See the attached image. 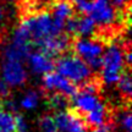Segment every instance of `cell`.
Segmentation results:
<instances>
[{
	"mask_svg": "<svg viewBox=\"0 0 132 132\" xmlns=\"http://www.w3.org/2000/svg\"><path fill=\"white\" fill-rule=\"evenodd\" d=\"M104 49L103 43L92 37H78L73 43L75 54L93 71H98L100 67Z\"/></svg>",
	"mask_w": 132,
	"mask_h": 132,
	"instance_id": "obj_4",
	"label": "cell"
},
{
	"mask_svg": "<svg viewBox=\"0 0 132 132\" xmlns=\"http://www.w3.org/2000/svg\"><path fill=\"white\" fill-rule=\"evenodd\" d=\"M57 132H86V123L76 113L69 110H59L54 115Z\"/></svg>",
	"mask_w": 132,
	"mask_h": 132,
	"instance_id": "obj_9",
	"label": "cell"
},
{
	"mask_svg": "<svg viewBox=\"0 0 132 132\" xmlns=\"http://www.w3.org/2000/svg\"><path fill=\"white\" fill-rule=\"evenodd\" d=\"M115 85H116V88H118L120 94L125 98H130V95L132 93V81L128 72L125 71L122 75L120 76V78L116 81Z\"/></svg>",
	"mask_w": 132,
	"mask_h": 132,
	"instance_id": "obj_16",
	"label": "cell"
},
{
	"mask_svg": "<svg viewBox=\"0 0 132 132\" xmlns=\"http://www.w3.org/2000/svg\"><path fill=\"white\" fill-rule=\"evenodd\" d=\"M97 26L108 28L118 21V10L109 0H92L90 7L87 12Z\"/></svg>",
	"mask_w": 132,
	"mask_h": 132,
	"instance_id": "obj_7",
	"label": "cell"
},
{
	"mask_svg": "<svg viewBox=\"0 0 132 132\" xmlns=\"http://www.w3.org/2000/svg\"><path fill=\"white\" fill-rule=\"evenodd\" d=\"M0 44H1V31H0Z\"/></svg>",
	"mask_w": 132,
	"mask_h": 132,
	"instance_id": "obj_26",
	"label": "cell"
},
{
	"mask_svg": "<svg viewBox=\"0 0 132 132\" xmlns=\"http://www.w3.org/2000/svg\"><path fill=\"white\" fill-rule=\"evenodd\" d=\"M116 122L123 132H131L132 130V118L131 113L127 108L121 109L116 114Z\"/></svg>",
	"mask_w": 132,
	"mask_h": 132,
	"instance_id": "obj_18",
	"label": "cell"
},
{
	"mask_svg": "<svg viewBox=\"0 0 132 132\" xmlns=\"http://www.w3.org/2000/svg\"><path fill=\"white\" fill-rule=\"evenodd\" d=\"M65 1H69V3H76V1H78V0H65Z\"/></svg>",
	"mask_w": 132,
	"mask_h": 132,
	"instance_id": "obj_24",
	"label": "cell"
},
{
	"mask_svg": "<svg viewBox=\"0 0 132 132\" xmlns=\"http://www.w3.org/2000/svg\"><path fill=\"white\" fill-rule=\"evenodd\" d=\"M10 89H11V88L0 78V97H1V98H7L10 95Z\"/></svg>",
	"mask_w": 132,
	"mask_h": 132,
	"instance_id": "obj_21",
	"label": "cell"
},
{
	"mask_svg": "<svg viewBox=\"0 0 132 132\" xmlns=\"http://www.w3.org/2000/svg\"><path fill=\"white\" fill-rule=\"evenodd\" d=\"M6 17H7V10H6L4 5L0 3V23H3L6 20Z\"/></svg>",
	"mask_w": 132,
	"mask_h": 132,
	"instance_id": "obj_23",
	"label": "cell"
},
{
	"mask_svg": "<svg viewBox=\"0 0 132 132\" xmlns=\"http://www.w3.org/2000/svg\"><path fill=\"white\" fill-rule=\"evenodd\" d=\"M115 7H125L130 0H109Z\"/></svg>",
	"mask_w": 132,
	"mask_h": 132,
	"instance_id": "obj_22",
	"label": "cell"
},
{
	"mask_svg": "<svg viewBox=\"0 0 132 132\" xmlns=\"http://www.w3.org/2000/svg\"><path fill=\"white\" fill-rule=\"evenodd\" d=\"M86 132H87V131H86Z\"/></svg>",
	"mask_w": 132,
	"mask_h": 132,
	"instance_id": "obj_28",
	"label": "cell"
},
{
	"mask_svg": "<svg viewBox=\"0 0 132 132\" xmlns=\"http://www.w3.org/2000/svg\"><path fill=\"white\" fill-rule=\"evenodd\" d=\"M72 106L75 108L77 113L82 114L85 116L87 114L104 108L106 105L99 97L97 86L90 81L83 85V88L81 90L78 92L76 90V93L72 95Z\"/></svg>",
	"mask_w": 132,
	"mask_h": 132,
	"instance_id": "obj_6",
	"label": "cell"
},
{
	"mask_svg": "<svg viewBox=\"0 0 132 132\" xmlns=\"http://www.w3.org/2000/svg\"><path fill=\"white\" fill-rule=\"evenodd\" d=\"M1 103H3V98L0 97V106H1Z\"/></svg>",
	"mask_w": 132,
	"mask_h": 132,
	"instance_id": "obj_25",
	"label": "cell"
},
{
	"mask_svg": "<svg viewBox=\"0 0 132 132\" xmlns=\"http://www.w3.org/2000/svg\"><path fill=\"white\" fill-rule=\"evenodd\" d=\"M14 31H16L31 43H36L38 45L48 38L62 33L64 28L54 21L49 12L42 11L24 17L15 27Z\"/></svg>",
	"mask_w": 132,
	"mask_h": 132,
	"instance_id": "obj_1",
	"label": "cell"
},
{
	"mask_svg": "<svg viewBox=\"0 0 132 132\" xmlns=\"http://www.w3.org/2000/svg\"><path fill=\"white\" fill-rule=\"evenodd\" d=\"M48 105L54 111L67 109V106H69V97L62 95L60 93H52L48 98Z\"/></svg>",
	"mask_w": 132,
	"mask_h": 132,
	"instance_id": "obj_17",
	"label": "cell"
},
{
	"mask_svg": "<svg viewBox=\"0 0 132 132\" xmlns=\"http://www.w3.org/2000/svg\"><path fill=\"white\" fill-rule=\"evenodd\" d=\"M97 24L90 16L82 14L78 17H72L67 21L65 29L77 37H92L97 31Z\"/></svg>",
	"mask_w": 132,
	"mask_h": 132,
	"instance_id": "obj_11",
	"label": "cell"
},
{
	"mask_svg": "<svg viewBox=\"0 0 132 132\" xmlns=\"http://www.w3.org/2000/svg\"><path fill=\"white\" fill-rule=\"evenodd\" d=\"M126 52L127 49L118 42H111L104 49L102 64L99 67L100 80L105 86H113L120 78V76L125 72L126 61Z\"/></svg>",
	"mask_w": 132,
	"mask_h": 132,
	"instance_id": "obj_2",
	"label": "cell"
},
{
	"mask_svg": "<svg viewBox=\"0 0 132 132\" xmlns=\"http://www.w3.org/2000/svg\"><path fill=\"white\" fill-rule=\"evenodd\" d=\"M52 17L60 27L65 29V26L67 21L73 17V7L69 1L60 0L52 6Z\"/></svg>",
	"mask_w": 132,
	"mask_h": 132,
	"instance_id": "obj_13",
	"label": "cell"
},
{
	"mask_svg": "<svg viewBox=\"0 0 132 132\" xmlns=\"http://www.w3.org/2000/svg\"><path fill=\"white\" fill-rule=\"evenodd\" d=\"M42 87L49 93H60L66 97H72L76 93V86L57 71H49L42 76Z\"/></svg>",
	"mask_w": 132,
	"mask_h": 132,
	"instance_id": "obj_8",
	"label": "cell"
},
{
	"mask_svg": "<svg viewBox=\"0 0 132 132\" xmlns=\"http://www.w3.org/2000/svg\"><path fill=\"white\" fill-rule=\"evenodd\" d=\"M40 100H42V95L37 89H29L24 92L22 97L20 98L19 106L26 111H32L39 106Z\"/></svg>",
	"mask_w": 132,
	"mask_h": 132,
	"instance_id": "obj_14",
	"label": "cell"
},
{
	"mask_svg": "<svg viewBox=\"0 0 132 132\" xmlns=\"http://www.w3.org/2000/svg\"><path fill=\"white\" fill-rule=\"evenodd\" d=\"M70 45V42H69V38L64 36L62 33L57 34V36H54V37H50L43 40L38 44V48L39 50L47 53L48 55L50 56H57V55H61L67 50V48Z\"/></svg>",
	"mask_w": 132,
	"mask_h": 132,
	"instance_id": "obj_12",
	"label": "cell"
},
{
	"mask_svg": "<svg viewBox=\"0 0 132 132\" xmlns=\"http://www.w3.org/2000/svg\"><path fill=\"white\" fill-rule=\"evenodd\" d=\"M0 132H16V115L14 111L0 109Z\"/></svg>",
	"mask_w": 132,
	"mask_h": 132,
	"instance_id": "obj_15",
	"label": "cell"
},
{
	"mask_svg": "<svg viewBox=\"0 0 132 132\" xmlns=\"http://www.w3.org/2000/svg\"><path fill=\"white\" fill-rule=\"evenodd\" d=\"M24 60L27 61L26 66L28 72L37 76L45 75L49 71H53V67H54V61L52 56L39 49L34 52H29Z\"/></svg>",
	"mask_w": 132,
	"mask_h": 132,
	"instance_id": "obj_10",
	"label": "cell"
},
{
	"mask_svg": "<svg viewBox=\"0 0 132 132\" xmlns=\"http://www.w3.org/2000/svg\"><path fill=\"white\" fill-rule=\"evenodd\" d=\"M6 1H12V0H6Z\"/></svg>",
	"mask_w": 132,
	"mask_h": 132,
	"instance_id": "obj_27",
	"label": "cell"
},
{
	"mask_svg": "<svg viewBox=\"0 0 132 132\" xmlns=\"http://www.w3.org/2000/svg\"><path fill=\"white\" fill-rule=\"evenodd\" d=\"M29 123L22 115H16V132H28Z\"/></svg>",
	"mask_w": 132,
	"mask_h": 132,
	"instance_id": "obj_20",
	"label": "cell"
},
{
	"mask_svg": "<svg viewBox=\"0 0 132 132\" xmlns=\"http://www.w3.org/2000/svg\"><path fill=\"white\" fill-rule=\"evenodd\" d=\"M38 132H57L54 116L43 115L38 120Z\"/></svg>",
	"mask_w": 132,
	"mask_h": 132,
	"instance_id": "obj_19",
	"label": "cell"
},
{
	"mask_svg": "<svg viewBox=\"0 0 132 132\" xmlns=\"http://www.w3.org/2000/svg\"><path fill=\"white\" fill-rule=\"evenodd\" d=\"M24 60L3 56L0 65V76L10 88H20L28 81V70Z\"/></svg>",
	"mask_w": 132,
	"mask_h": 132,
	"instance_id": "obj_5",
	"label": "cell"
},
{
	"mask_svg": "<svg viewBox=\"0 0 132 132\" xmlns=\"http://www.w3.org/2000/svg\"><path fill=\"white\" fill-rule=\"evenodd\" d=\"M54 66L75 86H83L92 81L93 70L76 54H61Z\"/></svg>",
	"mask_w": 132,
	"mask_h": 132,
	"instance_id": "obj_3",
	"label": "cell"
}]
</instances>
